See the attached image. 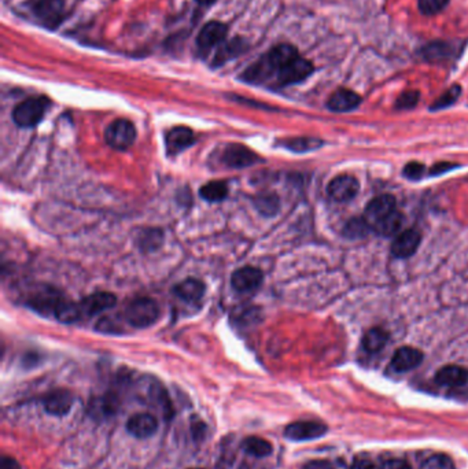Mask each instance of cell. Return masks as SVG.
I'll use <instances>...</instances> for the list:
<instances>
[{"instance_id": "obj_1", "label": "cell", "mask_w": 468, "mask_h": 469, "mask_svg": "<svg viewBox=\"0 0 468 469\" xmlns=\"http://www.w3.org/2000/svg\"><path fill=\"white\" fill-rule=\"evenodd\" d=\"M25 305L41 316L56 318L65 324H72L83 318L78 303H73L59 290L47 284L34 287L25 298Z\"/></svg>"}, {"instance_id": "obj_2", "label": "cell", "mask_w": 468, "mask_h": 469, "mask_svg": "<svg viewBox=\"0 0 468 469\" xmlns=\"http://www.w3.org/2000/svg\"><path fill=\"white\" fill-rule=\"evenodd\" d=\"M161 317V309L153 298H136L128 303L124 312L125 321L138 329L154 325Z\"/></svg>"}, {"instance_id": "obj_3", "label": "cell", "mask_w": 468, "mask_h": 469, "mask_svg": "<svg viewBox=\"0 0 468 469\" xmlns=\"http://www.w3.org/2000/svg\"><path fill=\"white\" fill-rule=\"evenodd\" d=\"M50 106L51 102L45 96L29 98L15 106L12 120L19 128H33L44 118Z\"/></svg>"}, {"instance_id": "obj_4", "label": "cell", "mask_w": 468, "mask_h": 469, "mask_svg": "<svg viewBox=\"0 0 468 469\" xmlns=\"http://www.w3.org/2000/svg\"><path fill=\"white\" fill-rule=\"evenodd\" d=\"M135 125L125 118L114 120L105 131L106 143L114 150H127L136 140Z\"/></svg>"}, {"instance_id": "obj_5", "label": "cell", "mask_w": 468, "mask_h": 469, "mask_svg": "<svg viewBox=\"0 0 468 469\" xmlns=\"http://www.w3.org/2000/svg\"><path fill=\"white\" fill-rule=\"evenodd\" d=\"M313 73V65L299 55L284 65L276 74V85L287 87L306 80Z\"/></svg>"}, {"instance_id": "obj_6", "label": "cell", "mask_w": 468, "mask_h": 469, "mask_svg": "<svg viewBox=\"0 0 468 469\" xmlns=\"http://www.w3.org/2000/svg\"><path fill=\"white\" fill-rule=\"evenodd\" d=\"M261 161L262 160L253 150H250L248 147L239 144V143L228 144L222 154L223 165L230 168V169L248 168V166H253Z\"/></svg>"}, {"instance_id": "obj_7", "label": "cell", "mask_w": 468, "mask_h": 469, "mask_svg": "<svg viewBox=\"0 0 468 469\" xmlns=\"http://www.w3.org/2000/svg\"><path fill=\"white\" fill-rule=\"evenodd\" d=\"M33 14L45 28L55 29L63 19L65 3L63 0H36Z\"/></svg>"}, {"instance_id": "obj_8", "label": "cell", "mask_w": 468, "mask_h": 469, "mask_svg": "<svg viewBox=\"0 0 468 469\" xmlns=\"http://www.w3.org/2000/svg\"><path fill=\"white\" fill-rule=\"evenodd\" d=\"M227 26L222 22L217 21H212L209 23H206L197 39V45L201 51V54H208L211 52L213 48L222 45L226 41L227 37Z\"/></svg>"}, {"instance_id": "obj_9", "label": "cell", "mask_w": 468, "mask_h": 469, "mask_svg": "<svg viewBox=\"0 0 468 469\" xmlns=\"http://www.w3.org/2000/svg\"><path fill=\"white\" fill-rule=\"evenodd\" d=\"M117 303V298L116 295L106 292V291H99V292H94L85 298L81 299V302L78 303L80 312L83 318H91L105 310H110L116 306Z\"/></svg>"}, {"instance_id": "obj_10", "label": "cell", "mask_w": 468, "mask_h": 469, "mask_svg": "<svg viewBox=\"0 0 468 469\" xmlns=\"http://www.w3.org/2000/svg\"><path fill=\"white\" fill-rule=\"evenodd\" d=\"M264 281V274L254 266H243L235 270L231 277V285L235 291L242 294H251L257 291Z\"/></svg>"}, {"instance_id": "obj_11", "label": "cell", "mask_w": 468, "mask_h": 469, "mask_svg": "<svg viewBox=\"0 0 468 469\" xmlns=\"http://www.w3.org/2000/svg\"><path fill=\"white\" fill-rule=\"evenodd\" d=\"M195 135L189 127H175L171 131H168L165 136V147L167 154L169 157L179 155L189 147H191L195 143Z\"/></svg>"}, {"instance_id": "obj_12", "label": "cell", "mask_w": 468, "mask_h": 469, "mask_svg": "<svg viewBox=\"0 0 468 469\" xmlns=\"http://www.w3.org/2000/svg\"><path fill=\"white\" fill-rule=\"evenodd\" d=\"M327 433V427L317 422H297L288 424L284 430V437L290 441H312L323 437Z\"/></svg>"}, {"instance_id": "obj_13", "label": "cell", "mask_w": 468, "mask_h": 469, "mask_svg": "<svg viewBox=\"0 0 468 469\" xmlns=\"http://www.w3.org/2000/svg\"><path fill=\"white\" fill-rule=\"evenodd\" d=\"M359 193V182L353 176H338L331 180L327 194L335 202H349Z\"/></svg>"}, {"instance_id": "obj_14", "label": "cell", "mask_w": 468, "mask_h": 469, "mask_svg": "<svg viewBox=\"0 0 468 469\" xmlns=\"http://www.w3.org/2000/svg\"><path fill=\"white\" fill-rule=\"evenodd\" d=\"M423 361V353L415 347H401L398 349L390 362L392 371L397 373H405L418 368Z\"/></svg>"}, {"instance_id": "obj_15", "label": "cell", "mask_w": 468, "mask_h": 469, "mask_svg": "<svg viewBox=\"0 0 468 469\" xmlns=\"http://www.w3.org/2000/svg\"><path fill=\"white\" fill-rule=\"evenodd\" d=\"M73 402H74L73 395L66 390H55L47 394L43 401L44 411L48 415L58 416V417L66 416L70 412Z\"/></svg>"}, {"instance_id": "obj_16", "label": "cell", "mask_w": 468, "mask_h": 469, "mask_svg": "<svg viewBox=\"0 0 468 469\" xmlns=\"http://www.w3.org/2000/svg\"><path fill=\"white\" fill-rule=\"evenodd\" d=\"M157 428H158L157 419L149 413H138L127 422V431L138 439H146L153 437L157 433Z\"/></svg>"}, {"instance_id": "obj_17", "label": "cell", "mask_w": 468, "mask_h": 469, "mask_svg": "<svg viewBox=\"0 0 468 469\" xmlns=\"http://www.w3.org/2000/svg\"><path fill=\"white\" fill-rule=\"evenodd\" d=\"M422 241V236L416 230H407L397 235L392 244V254L396 258H410L412 257Z\"/></svg>"}, {"instance_id": "obj_18", "label": "cell", "mask_w": 468, "mask_h": 469, "mask_svg": "<svg viewBox=\"0 0 468 469\" xmlns=\"http://www.w3.org/2000/svg\"><path fill=\"white\" fill-rule=\"evenodd\" d=\"M173 294L187 303H197L205 296L206 284L200 279L189 277L173 287Z\"/></svg>"}, {"instance_id": "obj_19", "label": "cell", "mask_w": 468, "mask_h": 469, "mask_svg": "<svg viewBox=\"0 0 468 469\" xmlns=\"http://www.w3.org/2000/svg\"><path fill=\"white\" fill-rule=\"evenodd\" d=\"M397 210V204L394 197L392 195H381L374 198L367 209H365V220L371 224V227L378 223L379 220L385 219L390 213Z\"/></svg>"}, {"instance_id": "obj_20", "label": "cell", "mask_w": 468, "mask_h": 469, "mask_svg": "<svg viewBox=\"0 0 468 469\" xmlns=\"http://www.w3.org/2000/svg\"><path fill=\"white\" fill-rule=\"evenodd\" d=\"M360 103H361L360 95H357L356 92L350 89L341 88L330 96L327 102V107L334 113H348V111L357 109Z\"/></svg>"}, {"instance_id": "obj_21", "label": "cell", "mask_w": 468, "mask_h": 469, "mask_svg": "<svg viewBox=\"0 0 468 469\" xmlns=\"http://www.w3.org/2000/svg\"><path fill=\"white\" fill-rule=\"evenodd\" d=\"M456 52L458 48L455 44H451L448 41H433L422 48L421 55L427 62L441 63L452 59L456 55Z\"/></svg>"}, {"instance_id": "obj_22", "label": "cell", "mask_w": 468, "mask_h": 469, "mask_svg": "<svg viewBox=\"0 0 468 469\" xmlns=\"http://www.w3.org/2000/svg\"><path fill=\"white\" fill-rule=\"evenodd\" d=\"M436 382L445 387H462L468 382V371L459 365H447L437 372Z\"/></svg>"}, {"instance_id": "obj_23", "label": "cell", "mask_w": 468, "mask_h": 469, "mask_svg": "<svg viewBox=\"0 0 468 469\" xmlns=\"http://www.w3.org/2000/svg\"><path fill=\"white\" fill-rule=\"evenodd\" d=\"M164 232L158 228H145L136 237V244L143 252H153L161 248L164 243Z\"/></svg>"}, {"instance_id": "obj_24", "label": "cell", "mask_w": 468, "mask_h": 469, "mask_svg": "<svg viewBox=\"0 0 468 469\" xmlns=\"http://www.w3.org/2000/svg\"><path fill=\"white\" fill-rule=\"evenodd\" d=\"M403 223H404V216L398 210H394L385 219L375 223L372 226V231L382 236H393L400 232Z\"/></svg>"}, {"instance_id": "obj_25", "label": "cell", "mask_w": 468, "mask_h": 469, "mask_svg": "<svg viewBox=\"0 0 468 469\" xmlns=\"http://www.w3.org/2000/svg\"><path fill=\"white\" fill-rule=\"evenodd\" d=\"M280 144L292 153H308L317 150L323 146V140L316 138H291L280 142Z\"/></svg>"}, {"instance_id": "obj_26", "label": "cell", "mask_w": 468, "mask_h": 469, "mask_svg": "<svg viewBox=\"0 0 468 469\" xmlns=\"http://www.w3.org/2000/svg\"><path fill=\"white\" fill-rule=\"evenodd\" d=\"M389 340V334L382 328L370 329L363 338V347L368 353L381 351Z\"/></svg>"}, {"instance_id": "obj_27", "label": "cell", "mask_w": 468, "mask_h": 469, "mask_svg": "<svg viewBox=\"0 0 468 469\" xmlns=\"http://www.w3.org/2000/svg\"><path fill=\"white\" fill-rule=\"evenodd\" d=\"M244 45H246V43H243V40H240V39H235L230 43H223L220 45L215 59H213V65L222 66L223 63H226L231 58L240 55L244 51Z\"/></svg>"}, {"instance_id": "obj_28", "label": "cell", "mask_w": 468, "mask_h": 469, "mask_svg": "<svg viewBox=\"0 0 468 469\" xmlns=\"http://www.w3.org/2000/svg\"><path fill=\"white\" fill-rule=\"evenodd\" d=\"M200 194L208 202H220L228 197V186L226 182H211L200 190Z\"/></svg>"}, {"instance_id": "obj_29", "label": "cell", "mask_w": 468, "mask_h": 469, "mask_svg": "<svg viewBox=\"0 0 468 469\" xmlns=\"http://www.w3.org/2000/svg\"><path fill=\"white\" fill-rule=\"evenodd\" d=\"M255 209L265 217H273L280 209V201L275 194H264L254 199Z\"/></svg>"}, {"instance_id": "obj_30", "label": "cell", "mask_w": 468, "mask_h": 469, "mask_svg": "<svg viewBox=\"0 0 468 469\" xmlns=\"http://www.w3.org/2000/svg\"><path fill=\"white\" fill-rule=\"evenodd\" d=\"M243 449L247 455L254 456V457H266L272 453V445L265 441L261 439L258 437H248L244 442H243Z\"/></svg>"}, {"instance_id": "obj_31", "label": "cell", "mask_w": 468, "mask_h": 469, "mask_svg": "<svg viewBox=\"0 0 468 469\" xmlns=\"http://www.w3.org/2000/svg\"><path fill=\"white\" fill-rule=\"evenodd\" d=\"M372 230L371 224L364 219H352L346 223L343 228V235L349 239H363Z\"/></svg>"}, {"instance_id": "obj_32", "label": "cell", "mask_w": 468, "mask_h": 469, "mask_svg": "<svg viewBox=\"0 0 468 469\" xmlns=\"http://www.w3.org/2000/svg\"><path fill=\"white\" fill-rule=\"evenodd\" d=\"M460 94H462L460 85H454V87H451L445 94H443V95L432 105L430 110L437 111V110H443V109H447V107L452 106L454 103H456V100L459 99Z\"/></svg>"}, {"instance_id": "obj_33", "label": "cell", "mask_w": 468, "mask_h": 469, "mask_svg": "<svg viewBox=\"0 0 468 469\" xmlns=\"http://www.w3.org/2000/svg\"><path fill=\"white\" fill-rule=\"evenodd\" d=\"M421 469H455V464L445 455H434L423 463Z\"/></svg>"}, {"instance_id": "obj_34", "label": "cell", "mask_w": 468, "mask_h": 469, "mask_svg": "<svg viewBox=\"0 0 468 469\" xmlns=\"http://www.w3.org/2000/svg\"><path fill=\"white\" fill-rule=\"evenodd\" d=\"M449 0H419V10L425 15H434L448 6Z\"/></svg>"}, {"instance_id": "obj_35", "label": "cell", "mask_w": 468, "mask_h": 469, "mask_svg": "<svg viewBox=\"0 0 468 469\" xmlns=\"http://www.w3.org/2000/svg\"><path fill=\"white\" fill-rule=\"evenodd\" d=\"M419 98H421V95L418 91H407L397 99L396 107L401 109V110H410L418 105Z\"/></svg>"}, {"instance_id": "obj_36", "label": "cell", "mask_w": 468, "mask_h": 469, "mask_svg": "<svg viewBox=\"0 0 468 469\" xmlns=\"http://www.w3.org/2000/svg\"><path fill=\"white\" fill-rule=\"evenodd\" d=\"M425 166L418 162H411L404 168V176L410 180H419L425 175Z\"/></svg>"}, {"instance_id": "obj_37", "label": "cell", "mask_w": 468, "mask_h": 469, "mask_svg": "<svg viewBox=\"0 0 468 469\" xmlns=\"http://www.w3.org/2000/svg\"><path fill=\"white\" fill-rule=\"evenodd\" d=\"M191 431H193L194 439H202L206 433V424L198 419L191 424Z\"/></svg>"}, {"instance_id": "obj_38", "label": "cell", "mask_w": 468, "mask_h": 469, "mask_svg": "<svg viewBox=\"0 0 468 469\" xmlns=\"http://www.w3.org/2000/svg\"><path fill=\"white\" fill-rule=\"evenodd\" d=\"M455 168H456L455 164L441 162V164H438V165H436V166H433V168L430 169V176H440V175H443V173H445V172H449V171H452V169H455Z\"/></svg>"}, {"instance_id": "obj_39", "label": "cell", "mask_w": 468, "mask_h": 469, "mask_svg": "<svg viewBox=\"0 0 468 469\" xmlns=\"http://www.w3.org/2000/svg\"><path fill=\"white\" fill-rule=\"evenodd\" d=\"M381 469H411L410 464L403 460H389L386 461Z\"/></svg>"}, {"instance_id": "obj_40", "label": "cell", "mask_w": 468, "mask_h": 469, "mask_svg": "<svg viewBox=\"0 0 468 469\" xmlns=\"http://www.w3.org/2000/svg\"><path fill=\"white\" fill-rule=\"evenodd\" d=\"M304 469H335L334 466L328 461H324V460H316V461H310L308 463Z\"/></svg>"}, {"instance_id": "obj_41", "label": "cell", "mask_w": 468, "mask_h": 469, "mask_svg": "<svg viewBox=\"0 0 468 469\" xmlns=\"http://www.w3.org/2000/svg\"><path fill=\"white\" fill-rule=\"evenodd\" d=\"M0 469H21V466L18 464V461L15 459L6 456L1 459Z\"/></svg>"}, {"instance_id": "obj_42", "label": "cell", "mask_w": 468, "mask_h": 469, "mask_svg": "<svg viewBox=\"0 0 468 469\" xmlns=\"http://www.w3.org/2000/svg\"><path fill=\"white\" fill-rule=\"evenodd\" d=\"M350 469H381L376 464H374L370 460H357L354 461V464L352 466Z\"/></svg>"}, {"instance_id": "obj_43", "label": "cell", "mask_w": 468, "mask_h": 469, "mask_svg": "<svg viewBox=\"0 0 468 469\" xmlns=\"http://www.w3.org/2000/svg\"><path fill=\"white\" fill-rule=\"evenodd\" d=\"M197 1L202 6H209V4H213L216 0H197Z\"/></svg>"}, {"instance_id": "obj_44", "label": "cell", "mask_w": 468, "mask_h": 469, "mask_svg": "<svg viewBox=\"0 0 468 469\" xmlns=\"http://www.w3.org/2000/svg\"><path fill=\"white\" fill-rule=\"evenodd\" d=\"M190 469H205V468H190Z\"/></svg>"}]
</instances>
